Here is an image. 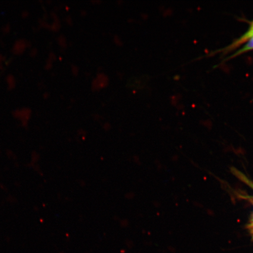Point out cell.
I'll list each match as a JSON object with an SVG mask.
<instances>
[{"instance_id": "6da1fadb", "label": "cell", "mask_w": 253, "mask_h": 253, "mask_svg": "<svg viewBox=\"0 0 253 253\" xmlns=\"http://www.w3.org/2000/svg\"><path fill=\"white\" fill-rule=\"evenodd\" d=\"M253 36V21L252 22L251 26H250L248 31L240 37L239 39L236 40L237 45H242L248 41Z\"/></svg>"}, {"instance_id": "7a4b0ae2", "label": "cell", "mask_w": 253, "mask_h": 253, "mask_svg": "<svg viewBox=\"0 0 253 253\" xmlns=\"http://www.w3.org/2000/svg\"><path fill=\"white\" fill-rule=\"evenodd\" d=\"M252 50H253V36L251 38V39H250L248 41H247V42L245 43V45H243L241 48H240L238 50H237V51L234 53L232 56H237V55L242 54L243 53L251 51Z\"/></svg>"}]
</instances>
